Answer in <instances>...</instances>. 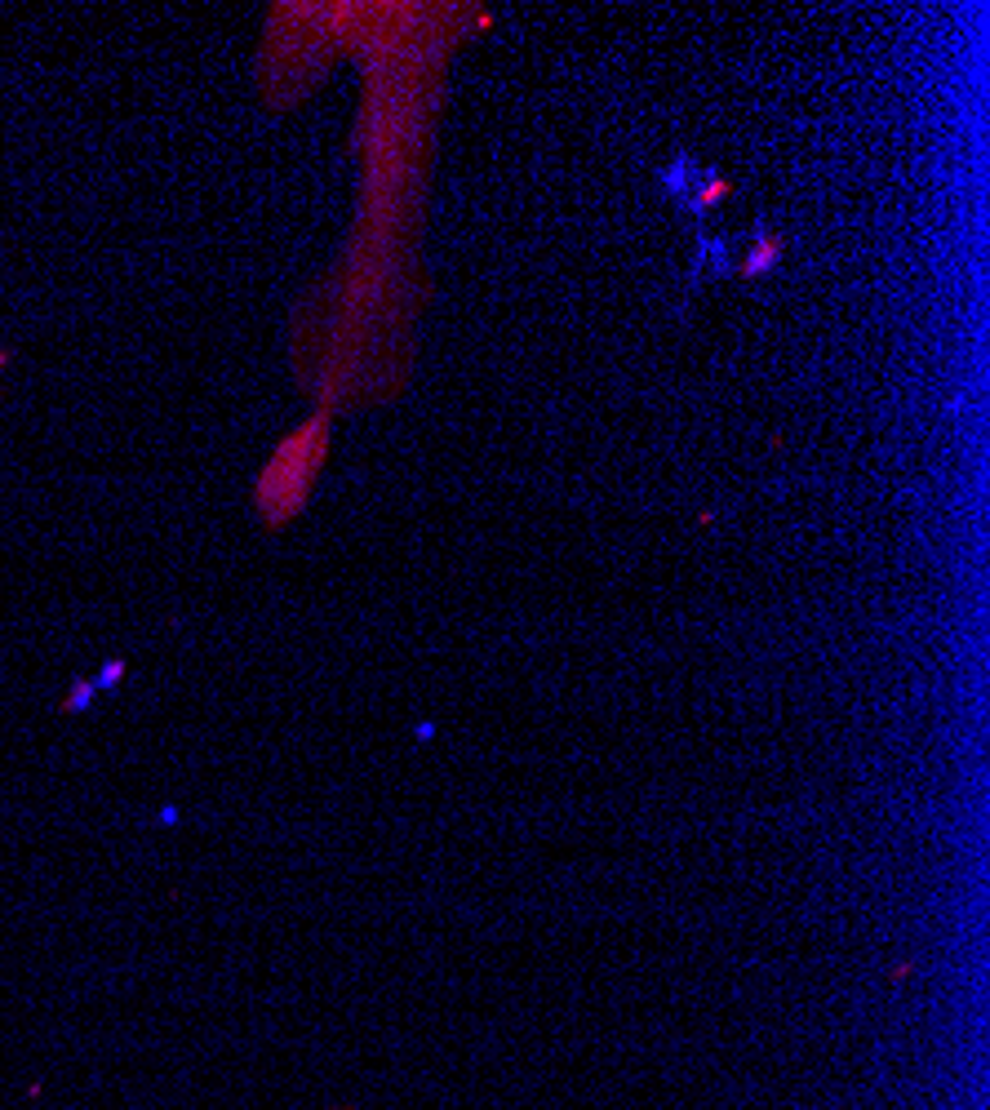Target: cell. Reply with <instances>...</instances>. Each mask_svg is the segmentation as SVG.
Masks as SVG:
<instances>
[{"mask_svg": "<svg viewBox=\"0 0 990 1110\" xmlns=\"http://www.w3.org/2000/svg\"><path fill=\"white\" fill-rule=\"evenodd\" d=\"M0 369H5V356H0Z\"/></svg>", "mask_w": 990, "mask_h": 1110, "instance_id": "7a4b0ae2", "label": "cell"}, {"mask_svg": "<svg viewBox=\"0 0 990 1110\" xmlns=\"http://www.w3.org/2000/svg\"><path fill=\"white\" fill-rule=\"evenodd\" d=\"M782 250H786L782 240L764 231V235H760V250L746 258V267H742V271H746V276H760V271H769V267H773V258H782Z\"/></svg>", "mask_w": 990, "mask_h": 1110, "instance_id": "6da1fadb", "label": "cell"}]
</instances>
